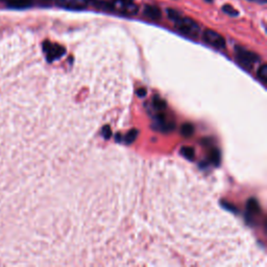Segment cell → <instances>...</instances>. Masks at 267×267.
I'll use <instances>...</instances> for the list:
<instances>
[{"instance_id":"cell-1","label":"cell","mask_w":267,"mask_h":267,"mask_svg":"<svg viewBox=\"0 0 267 267\" xmlns=\"http://www.w3.org/2000/svg\"><path fill=\"white\" fill-rule=\"evenodd\" d=\"M167 15L169 19L173 21L176 31H179L181 34L193 39L197 38L199 36L200 26L193 19L184 17L180 13H177L176 11L172 9L167 10Z\"/></svg>"},{"instance_id":"cell-2","label":"cell","mask_w":267,"mask_h":267,"mask_svg":"<svg viewBox=\"0 0 267 267\" xmlns=\"http://www.w3.org/2000/svg\"><path fill=\"white\" fill-rule=\"evenodd\" d=\"M101 7H106L109 11H113L118 14L133 16L139 11V6L134 3V0H112L111 2H100Z\"/></svg>"},{"instance_id":"cell-3","label":"cell","mask_w":267,"mask_h":267,"mask_svg":"<svg viewBox=\"0 0 267 267\" xmlns=\"http://www.w3.org/2000/svg\"><path fill=\"white\" fill-rule=\"evenodd\" d=\"M236 57L237 60H238L243 66L248 67V68H251V66L260 60V57H259L255 53H251V51L239 46L236 47Z\"/></svg>"},{"instance_id":"cell-4","label":"cell","mask_w":267,"mask_h":267,"mask_svg":"<svg viewBox=\"0 0 267 267\" xmlns=\"http://www.w3.org/2000/svg\"><path fill=\"white\" fill-rule=\"evenodd\" d=\"M204 41L211 45L214 48L217 49H225L226 48V40L220 34L212 31V29H206L203 35Z\"/></svg>"},{"instance_id":"cell-5","label":"cell","mask_w":267,"mask_h":267,"mask_svg":"<svg viewBox=\"0 0 267 267\" xmlns=\"http://www.w3.org/2000/svg\"><path fill=\"white\" fill-rule=\"evenodd\" d=\"M43 49H44V53L46 54V57L49 62H53L55 60H57V58L62 57L66 53V50L63 46L58 45V44L48 42V41L44 42Z\"/></svg>"},{"instance_id":"cell-6","label":"cell","mask_w":267,"mask_h":267,"mask_svg":"<svg viewBox=\"0 0 267 267\" xmlns=\"http://www.w3.org/2000/svg\"><path fill=\"white\" fill-rule=\"evenodd\" d=\"M58 6L66 10L71 11H81L87 9L90 0H56Z\"/></svg>"},{"instance_id":"cell-7","label":"cell","mask_w":267,"mask_h":267,"mask_svg":"<svg viewBox=\"0 0 267 267\" xmlns=\"http://www.w3.org/2000/svg\"><path fill=\"white\" fill-rule=\"evenodd\" d=\"M144 15L152 20H159L161 19V11L159 7L153 6V5H145L144 11H143Z\"/></svg>"},{"instance_id":"cell-8","label":"cell","mask_w":267,"mask_h":267,"mask_svg":"<svg viewBox=\"0 0 267 267\" xmlns=\"http://www.w3.org/2000/svg\"><path fill=\"white\" fill-rule=\"evenodd\" d=\"M7 4L13 9H26V7L32 6L33 1L32 0H12Z\"/></svg>"},{"instance_id":"cell-9","label":"cell","mask_w":267,"mask_h":267,"mask_svg":"<svg viewBox=\"0 0 267 267\" xmlns=\"http://www.w3.org/2000/svg\"><path fill=\"white\" fill-rule=\"evenodd\" d=\"M248 212L250 214H259L260 213V206H259L256 199H249L247 205Z\"/></svg>"},{"instance_id":"cell-10","label":"cell","mask_w":267,"mask_h":267,"mask_svg":"<svg viewBox=\"0 0 267 267\" xmlns=\"http://www.w3.org/2000/svg\"><path fill=\"white\" fill-rule=\"evenodd\" d=\"M181 133L184 137H191L194 134V127L190 123H185L181 129Z\"/></svg>"},{"instance_id":"cell-11","label":"cell","mask_w":267,"mask_h":267,"mask_svg":"<svg viewBox=\"0 0 267 267\" xmlns=\"http://www.w3.org/2000/svg\"><path fill=\"white\" fill-rule=\"evenodd\" d=\"M258 78L262 81V84H266L267 81V66L263 64L258 70Z\"/></svg>"},{"instance_id":"cell-12","label":"cell","mask_w":267,"mask_h":267,"mask_svg":"<svg viewBox=\"0 0 267 267\" xmlns=\"http://www.w3.org/2000/svg\"><path fill=\"white\" fill-rule=\"evenodd\" d=\"M182 153L186 157L187 159L189 160H193L194 157H195V152L192 147H189V146H186V147H183L182 148Z\"/></svg>"},{"instance_id":"cell-13","label":"cell","mask_w":267,"mask_h":267,"mask_svg":"<svg viewBox=\"0 0 267 267\" xmlns=\"http://www.w3.org/2000/svg\"><path fill=\"white\" fill-rule=\"evenodd\" d=\"M137 136H138V131L137 130H132L127 134V136L124 137V141L128 144H132L134 141L136 140Z\"/></svg>"},{"instance_id":"cell-14","label":"cell","mask_w":267,"mask_h":267,"mask_svg":"<svg viewBox=\"0 0 267 267\" xmlns=\"http://www.w3.org/2000/svg\"><path fill=\"white\" fill-rule=\"evenodd\" d=\"M222 11H224L226 14L229 15V16H232V17L238 16V15H239V12L237 10H235L234 7L232 5H229V4H226V5L222 6Z\"/></svg>"},{"instance_id":"cell-15","label":"cell","mask_w":267,"mask_h":267,"mask_svg":"<svg viewBox=\"0 0 267 267\" xmlns=\"http://www.w3.org/2000/svg\"><path fill=\"white\" fill-rule=\"evenodd\" d=\"M153 107H154V109H157L159 111H163L166 109V102L164 100H162L161 98L154 97L153 98Z\"/></svg>"},{"instance_id":"cell-16","label":"cell","mask_w":267,"mask_h":267,"mask_svg":"<svg viewBox=\"0 0 267 267\" xmlns=\"http://www.w3.org/2000/svg\"><path fill=\"white\" fill-rule=\"evenodd\" d=\"M210 158H211V161L213 162L214 165H218L219 162H220V153H219L218 150H213L211 152Z\"/></svg>"},{"instance_id":"cell-17","label":"cell","mask_w":267,"mask_h":267,"mask_svg":"<svg viewBox=\"0 0 267 267\" xmlns=\"http://www.w3.org/2000/svg\"><path fill=\"white\" fill-rule=\"evenodd\" d=\"M102 136L105 137V139H109L112 136V130H111L109 125H106V127L102 129Z\"/></svg>"},{"instance_id":"cell-18","label":"cell","mask_w":267,"mask_h":267,"mask_svg":"<svg viewBox=\"0 0 267 267\" xmlns=\"http://www.w3.org/2000/svg\"><path fill=\"white\" fill-rule=\"evenodd\" d=\"M248 1L255 2V3H258V4H266L267 0H248Z\"/></svg>"},{"instance_id":"cell-19","label":"cell","mask_w":267,"mask_h":267,"mask_svg":"<svg viewBox=\"0 0 267 267\" xmlns=\"http://www.w3.org/2000/svg\"><path fill=\"white\" fill-rule=\"evenodd\" d=\"M146 90H145V89H140V90H138V95L139 96H144L146 93Z\"/></svg>"},{"instance_id":"cell-20","label":"cell","mask_w":267,"mask_h":267,"mask_svg":"<svg viewBox=\"0 0 267 267\" xmlns=\"http://www.w3.org/2000/svg\"><path fill=\"white\" fill-rule=\"evenodd\" d=\"M1 1H6L7 3H9V2H11V1H12V0H1Z\"/></svg>"}]
</instances>
